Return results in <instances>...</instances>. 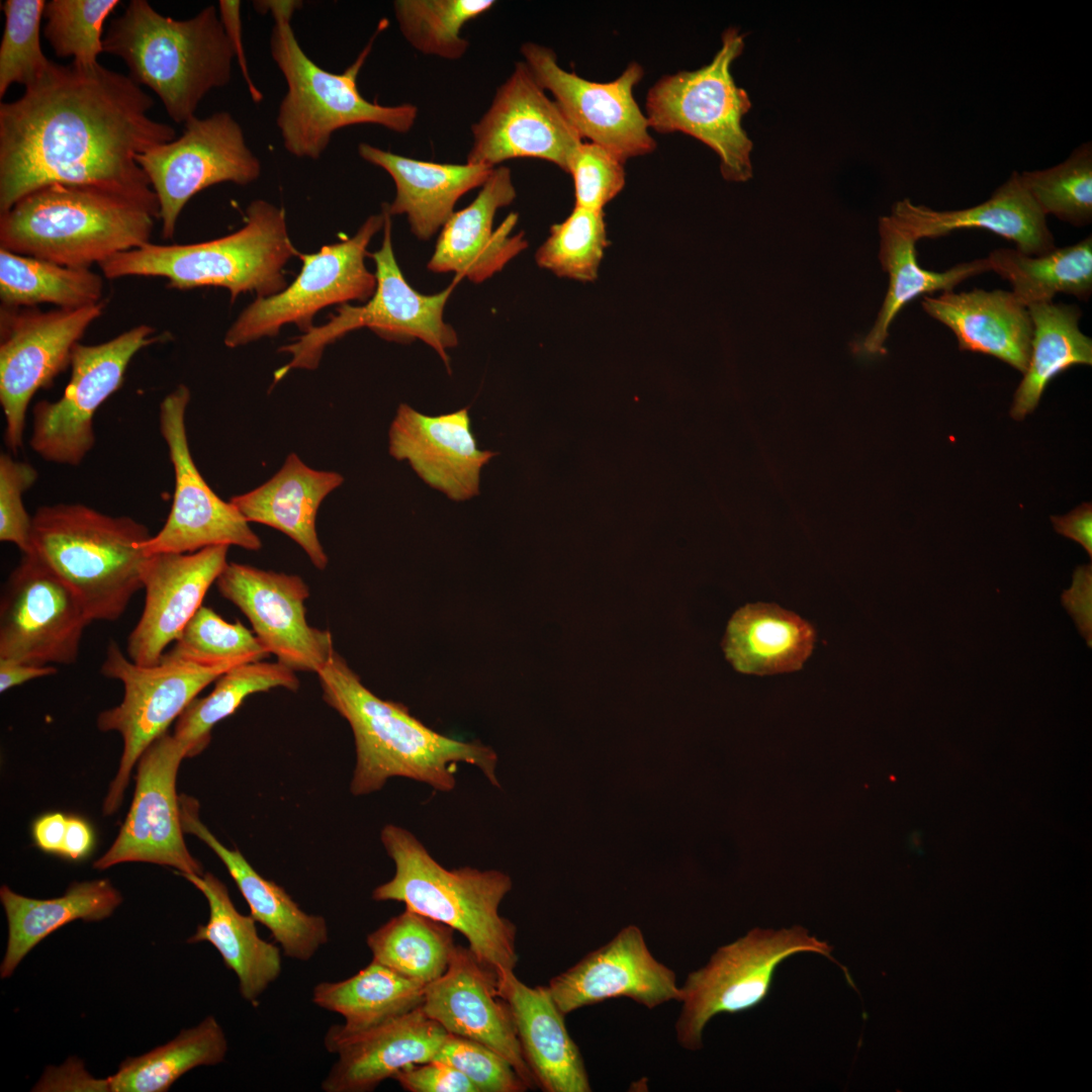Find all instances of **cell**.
I'll list each match as a JSON object with an SVG mask.
<instances>
[{"instance_id": "obj_52", "label": "cell", "mask_w": 1092, "mask_h": 1092, "mask_svg": "<svg viewBox=\"0 0 1092 1092\" xmlns=\"http://www.w3.org/2000/svg\"><path fill=\"white\" fill-rule=\"evenodd\" d=\"M434 1060L460 1071L477 1092H524L529 1089L506 1058L470 1038L449 1033Z\"/></svg>"}, {"instance_id": "obj_50", "label": "cell", "mask_w": 1092, "mask_h": 1092, "mask_svg": "<svg viewBox=\"0 0 1092 1092\" xmlns=\"http://www.w3.org/2000/svg\"><path fill=\"white\" fill-rule=\"evenodd\" d=\"M43 0H6L2 4L5 17L0 43V97L12 84L24 88L37 81L51 67L40 46V23Z\"/></svg>"}, {"instance_id": "obj_13", "label": "cell", "mask_w": 1092, "mask_h": 1092, "mask_svg": "<svg viewBox=\"0 0 1092 1092\" xmlns=\"http://www.w3.org/2000/svg\"><path fill=\"white\" fill-rule=\"evenodd\" d=\"M384 221L383 211L372 214L352 238L325 245L315 253H299L302 265L293 282L273 295L256 297L226 331L224 345L233 349L273 338L288 324L305 333L314 327L313 317L321 309L368 301L377 282L365 265L367 247Z\"/></svg>"}, {"instance_id": "obj_34", "label": "cell", "mask_w": 1092, "mask_h": 1092, "mask_svg": "<svg viewBox=\"0 0 1092 1092\" xmlns=\"http://www.w3.org/2000/svg\"><path fill=\"white\" fill-rule=\"evenodd\" d=\"M344 481L336 471L316 470L290 453L282 467L266 482L230 502L249 523L274 528L297 543L312 565L323 570L329 558L317 537V510Z\"/></svg>"}, {"instance_id": "obj_60", "label": "cell", "mask_w": 1092, "mask_h": 1092, "mask_svg": "<svg viewBox=\"0 0 1092 1092\" xmlns=\"http://www.w3.org/2000/svg\"><path fill=\"white\" fill-rule=\"evenodd\" d=\"M57 671L55 665L37 666L0 660V692L4 693L26 681L55 674Z\"/></svg>"}, {"instance_id": "obj_26", "label": "cell", "mask_w": 1092, "mask_h": 1092, "mask_svg": "<svg viewBox=\"0 0 1092 1092\" xmlns=\"http://www.w3.org/2000/svg\"><path fill=\"white\" fill-rule=\"evenodd\" d=\"M448 1032L422 1005L362 1031L332 1025L324 1039L338 1056L322 1082L325 1092H370L405 1067L433 1061Z\"/></svg>"}, {"instance_id": "obj_57", "label": "cell", "mask_w": 1092, "mask_h": 1092, "mask_svg": "<svg viewBox=\"0 0 1092 1092\" xmlns=\"http://www.w3.org/2000/svg\"><path fill=\"white\" fill-rule=\"evenodd\" d=\"M218 14L226 37L234 51L235 59L238 61L242 75L248 86L250 95L255 102H260L263 95L251 78L243 46L241 2L235 0H220L218 2Z\"/></svg>"}, {"instance_id": "obj_18", "label": "cell", "mask_w": 1092, "mask_h": 1092, "mask_svg": "<svg viewBox=\"0 0 1092 1092\" xmlns=\"http://www.w3.org/2000/svg\"><path fill=\"white\" fill-rule=\"evenodd\" d=\"M190 397L189 388L180 384L160 403L159 428L173 465L175 488L169 516L142 545L144 554L192 553L216 545L260 550L261 539L249 522L210 488L194 463L185 421Z\"/></svg>"}, {"instance_id": "obj_41", "label": "cell", "mask_w": 1092, "mask_h": 1092, "mask_svg": "<svg viewBox=\"0 0 1092 1092\" xmlns=\"http://www.w3.org/2000/svg\"><path fill=\"white\" fill-rule=\"evenodd\" d=\"M990 270L1012 286V293L1026 307L1053 301L1057 293L1088 299L1092 293V238L1055 248L1038 256L1017 249L999 248L987 257Z\"/></svg>"}, {"instance_id": "obj_40", "label": "cell", "mask_w": 1092, "mask_h": 1092, "mask_svg": "<svg viewBox=\"0 0 1092 1092\" xmlns=\"http://www.w3.org/2000/svg\"><path fill=\"white\" fill-rule=\"evenodd\" d=\"M427 985L372 960L354 976L321 982L312 989L317 1007L340 1014L347 1031H362L422 1005Z\"/></svg>"}, {"instance_id": "obj_51", "label": "cell", "mask_w": 1092, "mask_h": 1092, "mask_svg": "<svg viewBox=\"0 0 1092 1092\" xmlns=\"http://www.w3.org/2000/svg\"><path fill=\"white\" fill-rule=\"evenodd\" d=\"M119 0H51L46 2L43 35L55 54L82 66L96 65L103 53V26Z\"/></svg>"}, {"instance_id": "obj_11", "label": "cell", "mask_w": 1092, "mask_h": 1092, "mask_svg": "<svg viewBox=\"0 0 1092 1092\" xmlns=\"http://www.w3.org/2000/svg\"><path fill=\"white\" fill-rule=\"evenodd\" d=\"M235 666H203L164 657L156 665L144 666L125 656L114 640L109 641L100 672L122 684L123 697L117 706L98 715L97 727L102 732H118L123 749L103 803L105 815L120 807L131 770L146 749L204 688Z\"/></svg>"}, {"instance_id": "obj_4", "label": "cell", "mask_w": 1092, "mask_h": 1092, "mask_svg": "<svg viewBox=\"0 0 1092 1092\" xmlns=\"http://www.w3.org/2000/svg\"><path fill=\"white\" fill-rule=\"evenodd\" d=\"M382 844L395 873L372 892L375 901L404 903L405 908L460 932L476 959L502 983L514 973L519 956L517 927L498 908L512 880L497 870L441 866L408 830L388 824Z\"/></svg>"}, {"instance_id": "obj_5", "label": "cell", "mask_w": 1092, "mask_h": 1092, "mask_svg": "<svg viewBox=\"0 0 1092 1092\" xmlns=\"http://www.w3.org/2000/svg\"><path fill=\"white\" fill-rule=\"evenodd\" d=\"M103 53L122 59L129 77L152 89L177 123L194 116L210 90L230 83L235 59L214 5L181 20L146 0L129 1L111 20Z\"/></svg>"}, {"instance_id": "obj_35", "label": "cell", "mask_w": 1092, "mask_h": 1092, "mask_svg": "<svg viewBox=\"0 0 1092 1092\" xmlns=\"http://www.w3.org/2000/svg\"><path fill=\"white\" fill-rule=\"evenodd\" d=\"M198 889L209 907L205 924H198L187 943L209 942L238 979L241 997L258 1006L260 997L282 972L280 948L260 937L256 920L238 911L226 886L211 873L177 874Z\"/></svg>"}, {"instance_id": "obj_12", "label": "cell", "mask_w": 1092, "mask_h": 1092, "mask_svg": "<svg viewBox=\"0 0 1092 1092\" xmlns=\"http://www.w3.org/2000/svg\"><path fill=\"white\" fill-rule=\"evenodd\" d=\"M831 951L826 941L801 926L755 928L719 947L680 986L681 1009L674 1026L678 1044L688 1051L700 1050L705 1027L713 1017L760 1003L770 989L777 967L790 956L814 952L836 963Z\"/></svg>"}, {"instance_id": "obj_46", "label": "cell", "mask_w": 1092, "mask_h": 1092, "mask_svg": "<svg viewBox=\"0 0 1092 1092\" xmlns=\"http://www.w3.org/2000/svg\"><path fill=\"white\" fill-rule=\"evenodd\" d=\"M492 0H396L393 9L406 41L425 55L458 60L469 42L462 37L465 23L493 5Z\"/></svg>"}, {"instance_id": "obj_42", "label": "cell", "mask_w": 1092, "mask_h": 1092, "mask_svg": "<svg viewBox=\"0 0 1092 1092\" xmlns=\"http://www.w3.org/2000/svg\"><path fill=\"white\" fill-rule=\"evenodd\" d=\"M225 1033L212 1015L183 1029L167 1043L126 1058L107 1078L111 1092H166L184 1074L201 1066H215L228 1053Z\"/></svg>"}, {"instance_id": "obj_3", "label": "cell", "mask_w": 1092, "mask_h": 1092, "mask_svg": "<svg viewBox=\"0 0 1092 1092\" xmlns=\"http://www.w3.org/2000/svg\"><path fill=\"white\" fill-rule=\"evenodd\" d=\"M160 218L153 189L52 184L0 215V248L62 266L89 268L150 243Z\"/></svg>"}, {"instance_id": "obj_59", "label": "cell", "mask_w": 1092, "mask_h": 1092, "mask_svg": "<svg viewBox=\"0 0 1092 1092\" xmlns=\"http://www.w3.org/2000/svg\"><path fill=\"white\" fill-rule=\"evenodd\" d=\"M68 818L61 813L47 814L38 818L33 825V837L36 845L47 851H62Z\"/></svg>"}, {"instance_id": "obj_6", "label": "cell", "mask_w": 1092, "mask_h": 1092, "mask_svg": "<svg viewBox=\"0 0 1092 1092\" xmlns=\"http://www.w3.org/2000/svg\"><path fill=\"white\" fill-rule=\"evenodd\" d=\"M288 234L285 210L264 199L246 209L245 224L224 237L187 245L148 243L99 264L108 279L163 277L168 287L225 288L231 301L245 292L273 295L287 286L283 271L298 257Z\"/></svg>"}, {"instance_id": "obj_38", "label": "cell", "mask_w": 1092, "mask_h": 1092, "mask_svg": "<svg viewBox=\"0 0 1092 1092\" xmlns=\"http://www.w3.org/2000/svg\"><path fill=\"white\" fill-rule=\"evenodd\" d=\"M879 234V259L889 274V287L874 326L859 345L860 351L870 355L885 352L891 324L912 299L950 291L966 279L990 271L987 258L960 263L943 272L921 268L916 258L917 241L891 215L880 217Z\"/></svg>"}, {"instance_id": "obj_7", "label": "cell", "mask_w": 1092, "mask_h": 1092, "mask_svg": "<svg viewBox=\"0 0 1092 1092\" xmlns=\"http://www.w3.org/2000/svg\"><path fill=\"white\" fill-rule=\"evenodd\" d=\"M151 536L131 517L82 504L42 506L32 516V553L74 589L92 622L118 620L143 589L142 545Z\"/></svg>"}, {"instance_id": "obj_62", "label": "cell", "mask_w": 1092, "mask_h": 1092, "mask_svg": "<svg viewBox=\"0 0 1092 1092\" xmlns=\"http://www.w3.org/2000/svg\"><path fill=\"white\" fill-rule=\"evenodd\" d=\"M255 9L263 14L270 13L274 21L291 19L294 12L302 7L298 0H260L254 1Z\"/></svg>"}, {"instance_id": "obj_25", "label": "cell", "mask_w": 1092, "mask_h": 1092, "mask_svg": "<svg viewBox=\"0 0 1092 1092\" xmlns=\"http://www.w3.org/2000/svg\"><path fill=\"white\" fill-rule=\"evenodd\" d=\"M422 1007L448 1033L476 1040L506 1058L529 1089L537 1088L527 1066L497 978L469 947L456 945L446 972L427 985Z\"/></svg>"}, {"instance_id": "obj_58", "label": "cell", "mask_w": 1092, "mask_h": 1092, "mask_svg": "<svg viewBox=\"0 0 1092 1092\" xmlns=\"http://www.w3.org/2000/svg\"><path fill=\"white\" fill-rule=\"evenodd\" d=\"M1055 530L1081 544L1092 557V506L1084 503L1065 516L1051 518Z\"/></svg>"}, {"instance_id": "obj_33", "label": "cell", "mask_w": 1092, "mask_h": 1092, "mask_svg": "<svg viewBox=\"0 0 1092 1092\" xmlns=\"http://www.w3.org/2000/svg\"><path fill=\"white\" fill-rule=\"evenodd\" d=\"M358 154L390 175L395 196L383 207L390 216L405 214L411 232L422 241L439 232L453 214L458 199L481 187L493 170L483 165L421 161L367 143L359 144Z\"/></svg>"}, {"instance_id": "obj_21", "label": "cell", "mask_w": 1092, "mask_h": 1092, "mask_svg": "<svg viewBox=\"0 0 1092 1092\" xmlns=\"http://www.w3.org/2000/svg\"><path fill=\"white\" fill-rule=\"evenodd\" d=\"M471 131L473 143L466 163L490 168L512 159L535 158L568 172L582 143L524 62L516 63Z\"/></svg>"}, {"instance_id": "obj_30", "label": "cell", "mask_w": 1092, "mask_h": 1092, "mask_svg": "<svg viewBox=\"0 0 1092 1092\" xmlns=\"http://www.w3.org/2000/svg\"><path fill=\"white\" fill-rule=\"evenodd\" d=\"M916 241L938 238L956 230L979 228L1015 244L1030 256L1056 248L1045 215L1037 206L1020 175L1015 172L981 204L959 210H934L909 199L897 201L890 214Z\"/></svg>"}, {"instance_id": "obj_9", "label": "cell", "mask_w": 1092, "mask_h": 1092, "mask_svg": "<svg viewBox=\"0 0 1092 1092\" xmlns=\"http://www.w3.org/2000/svg\"><path fill=\"white\" fill-rule=\"evenodd\" d=\"M744 34L724 30L711 62L697 70L661 77L649 90L645 116L659 133L682 132L713 150L720 172L730 182L752 177V141L742 126L750 110L747 92L735 83L731 67L744 50Z\"/></svg>"}, {"instance_id": "obj_14", "label": "cell", "mask_w": 1092, "mask_h": 1092, "mask_svg": "<svg viewBox=\"0 0 1092 1092\" xmlns=\"http://www.w3.org/2000/svg\"><path fill=\"white\" fill-rule=\"evenodd\" d=\"M155 333L154 327L139 325L101 344L78 343L63 395L39 400L32 408L31 449L48 462L81 464L95 445L96 411L119 389L133 356L159 342Z\"/></svg>"}, {"instance_id": "obj_43", "label": "cell", "mask_w": 1092, "mask_h": 1092, "mask_svg": "<svg viewBox=\"0 0 1092 1092\" xmlns=\"http://www.w3.org/2000/svg\"><path fill=\"white\" fill-rule=\"evenodd\" d=\"M283 688L296 692L299 680L286 665L262 660L237 665L216 680L213 690L195 698L178 717L173 737L187 751V757L207 747L212 728L234 714L249 696Z\"/></svg>"}, {"instance_id": "obj_45", "label": "cell", "mask_w": 1092, "mask_h": 1092, "mask_svg": "<svg viewBox=\"0 0 1092 1092\" xmlns=\"http://www.w3.org/2000/svg\"><path fill=\"white\" fill-rule=\"evenodd\" d=\"M454 931L446 924L405 908L369 933L366 943L372 960L428 985L448 969L456 946Z\"/></svg>"}, {"instance_id": "obj_39", "label": "cell", "mask_w": 1092, "mask_h": 1092, "mask_svg": "<svg viewBox=\"0 0 1092 1092\" xmlns=\"http://www.w3.org/2000/svg\"><path fill=\"white\" fill-rule=\"evenodd\" d=\"M1033 325L1031 352L1010 415L1023 420L1032 413L1052 379L1074 365L1092 364V340L1079 327L1075 304L1037 302L1027 306Z\"/></svg>"}, {"instance_id": "obj_15", "label": "cell", "mask_w": 1092, "mask_h": 1092, "mask_svg": "<svg viewBox=\"0 0 1092 1092\" xmlns=\"http://www.w3.org/2000/svg\"><path fill=\"white\" fill-rule=\"evenodd\" d=\"M160 207L162 234L175 235L186 203L215 184L248 185L261 174V163L248 147L241 124L228 111L189 118L182 135L135 157Z\"/></svg>"}, {"instance_id": "obj_23", "label": "cell", "mask_w": 1092, "mask_h": 1092, "mask_svg": "<svg viewBox=\"0 0 1092 1092\" xmlns=\"http://www.w3.org/2000/svg\"><path fill=\"white\" fill-rule=\"evenodd\" d=\"M566 1016L585 1006L625 997L653 1009L680 1000L675 973L653 957L641 929L622 928L599 948L553 977L547 986Z\"/></svg>"}, {"instance_id": "obj_22", "label": "cell", "mask_w": 1092, "mask_h": 1092, "mask_svg": "<svg viewBox=\"0 0 1092 1092\" xmlns=\"http://www.w3.org/2000/svg\"><path fill=\"white\" fill-rule=\"evenodd\" d=\"M215 583L247 617L268 653L293 671L317 673L334 654L331 632L306 620L310 593L300 576L228 562Z\"/></svg>"}, {"instance_id": "obj_54", "label": "cell", "mask_w": 1092, "mask_h": 1092, "mask_svg": "<svg viewBox=\"0 0 1092 1092\" xmlns=\"http://www.w3.org/2000/svg\"><path fill=\"white\" fill-rule=\"evenodd\" d=\"M38 477L29 463L11 455H0V540L13 543L22 554L33 552L32 517L23 505L22 496Z\"/></svg>"}, {"instance_id": "obj_61", "label": "cell", "mask_w": 1092, "mask_h": 1092, "mask_svg": "<svg viewBox=\"0 0 1092 1092\" xmlns=\"http://www.w3.org/2000/svg\"><path fill=\"white\" fill-rule=\"evenodd\" d=\"M93 844V834L82 819L69 817L61 854L78 860L88 854Z\"/></svg>"}, {"instance_id": "obj_17", "label": "cell", "mask_w": 1092, "mask_h": 1092, "mask_svg": "<svg viewBox=\"0 0 1092 1092\" xmlns=\"http://www.w3.org/2000/svg\"><path fill=\"white\" fill-rule=\"evenodd\" d=\"M74 589L35 553L9 574L0 602V660L72 665L91 623Z\"/></svg>"}, {"instance_id": "obj_8", "label": "cell", "mask_w": 1092, "mask_h": 1092, "mask_svg": "<svg viewBox=\"0 0 1092 1092\" xmlns=\"http://www.w3.org/2000/svg\"><path fill=\"white\" fill-rule=\"evenodd\" d=\"M382 28L380 24L345 72L335 74L316 65L301 49L291 19L274 21L270 53L287 86L276 124L289 154L300 159H320L337 130L357 124L381 125L397 133L412 129L418 116L417 106L371 102L357 87L358 74Z\"/></svg>"}, {"instance_id": "obj_53", "label": "cell", "mask_w": 1092, "mask_h": 1092, "mask_svg": "<svg viewBox=\"0 0 1092 1092\" xmlns=\"http://www.w3.org/2000/svg\"><path fill=\"white\" fill-rule=\"evenodd\" d=\"M624 163L608 149L582 142L573 154L567 172L573 180L574 206L603 210L624 188Z\"/></svg>"}, {"instance_id": "obj_44", "label": "cell", "mask_w": 1092, "mask_h": 1092, "mask_svg": "<svg viewBox=\"0 0 1092 1092\" xmlns=\"http://www.w3.org/2000/svg\"><path fill=\"white\" fill-rule=\"evenodd\" d=\"M102 277L90 268L62 266L0 248V299L7 307L81 308L102 301Z\"/></svg>"}, {"instance_id": "obj_28", "label": "cell", "mask_w": 1092, "mask_h": 1092, "mask_svg": "<svg viewBox=\"0 0 1092 1092\" xmlns=\"http://www.w3.org/2000/svg\"><path fill=\"white\" fill-rule=\"evenodd\" d=\"M511 170L493 168L475 199L454 211L441 229L428 269L435 273L454 272L459 281L466 277L481 283L500 272L528 247L524 233L512 235L518 213L511 212L493 229L496 211L516 198Z\"/></svg>"}, {"instance_id": "obj_47", "label": "cell", "mask_w": 1092, "mask_h": 1092, "mask_svg": "<svg viewBox=\"0 0 1092 1092\" xmlns=\"http://www.w3.org/2000/svg\"><path fill=\"white\" fill-rule=\"evenodd\" d=\"M268 654L241 622H226L212 609L201 606L163 657L215 666L258 661Z\"/></svg>"}, {"instance_id": "obj_36", "label": "cell", "mask_w": 1092, "mask_h": 1092, "mask_svg": "<svg viewBox=\"0 0 1092 1092\" xmlns=\"http://www.w3.org/2000/svg\"><path fill=\"white\" fill-rule=\"evenodd\" d=\"M0 900L8 923L6 951L0 977H10L24 957L42 939L66 924L101 921L112 915L122 896L107 879L75 882L61 897L33 899L3 885Z\"/></svg>"}, {"instance_id": "obj_49", "label": "cell", "mask_w": 1092, "mask_h": 1092, "mask_svg": "<svg viewBox=\"0 0 1092 1092\" xmlns=\"http://www.w3.org/2000/svg\"><path fill=\"white\" fill-rule=\"evenodd\" d=\"M1021 181L1046 216L1081 226L1092 220V151L1084 144L1063 163L1023 172Z\"/></svg>"}, {"instance_id": "obj_31", "label": "cell", "mask_w": 1092, "mask_h": 1092, "mask_svg": "<svg viewBox=\"0 0 1092 1092\" xmlns=\"http://www.w3.org/2000/svg\"><path fill=\"white\" fill-rule=\"evenodd\" d=\"M497 986L537 1087L545 1092L592 1091L583 1057L547 986L530 987L515 973Z\"/></svg>"}, {"instance_id": "obj_29", "label": "cell", "mask_w": 1092, "mask_h": 1092, "mask_svg": "<svg viewBox=\"0 0 1092 1092\" xmlns=\"http://www.w3.org/2000/svg\"><path fill=\"white\" fill-rule=\"evenodd\" d=\"M179 805L184 833L201 839L219 857L246 900L250 915L270 931L286 957L311 960L329 941L326 919L304 912L281 886L261 876L239 849L218 841L201 822L194 798L180 795Z\"/></svg>"}, {"instance_id": "obj_20", "label": "cell", "mask_w": 1092, "mask_h": 1092, "mask_svg": "<svg viewBox=\"0 0 1092 1092\" xmlns=\"http://www.w3.org/2000/svg\"><path fill=\"white\" fill-rule=\"evenodd\" d=\"M186 749L167 732L138 761L135 790L127 816L108 850L93 863L106 870L122 862L174 868L176 874H204L183 837L176 778Z\"/></svg>"}, {"instance_id": "obj_48", "label": "cell", "mask_w": 1092, "mask_h": 1092, "mask_svg": "<svg viewBox=\"0 0 1092 1092\" xmlns=\"http://www.w3.org/2000/svg\"><path fill=\"white\" fill-rule=\"evenodd\" d=\"M603 210L574 206L536 253L537 264L559 277L594 281L608 247Z\"/></svg>"}, {"instance_id": "obj_19", "label": "cell", "mask_w": 1092, "mask_h": 1092, "mask_svg": "<svg viewBox=\"0 0 1092 1092\" xmlns=\"http://www.w3.org/2000/svg\"><path fill=\"white\" fill-rule=\"evenodd\" d=\"M521 54L533 77L552 94L582 140L608 149L624 162L655 150L645 113L633 95L644 75L641 65L632 62L617 79L601 83L565 71L548 47L525 42Z\"/></svg>"}, {"instance_id": "obj_56", "label": "cell", "mask_w": 1092, "mask_h": 1092, "mask_svg": "<svg viewBox=\"0 0 1092 1092\" xmlns=\"http://www.w3.org/2000/svg\"><path fill=\"white\" fill-rule=\"evenodd\" d=\"M1062 604L1074 619L1079 632L1092 646V566H1078L1069 589L1062 594Z\"/></svg>"}, {"instance_id": "obj_55", "label": "cell", "mask_w": 1092, "mask_h": 1092, "mask_svg": "<svg viewBox=\"0 0 1092 1092\" xmlns=\"http://www.w3.org/2000/svg\"><path fill=\"white\" fill-rule=\"evenodd\" d=\"M392 1079L410 1092H477L464 1074L435 1060L405 1067Z\"/></svg>"}, {"instance_id": "obj_16", "label": "cell", "mask_w": 1092, "mask_h": 1092, "mask_svg": "<svg viewBox=\"0 0 1092 1092\" xmlns=\"http://www.w3.org/2000/svg\"><path fill=\"white\" fill-rule=\"evenodd\" d=\"M104 306L101 301L81 308L42 311L1 305L0 404L5 442L13 452L23 446L31 398L71 367L75 346Z\"/></svg>"}, {"instance_id": "obj_10", "label": "cell", "mask_w": 1092, "mask_h": 1092, "mask_svg": "<svg viewBox=\"0 0 1092 1092\" xmlns=\"http://www.w3.org/2000/svg\"><path fill=\"white\" fill-rule=\"evenodd\" d=\"M382 211L385 216L382 245L378 251L369 253L376 267L373 295L362 305L341 304L328 323L312 327L292 343L280 347L278 351L289 354L291 359L275 371L273 384L293 369H316L329 345L362 328L387 341L407 344L421 340L438 353L448 372L451 371L447 350L457 346L458 337L453 327L444 322L443 312L459 280L454 278L447 288L431 295L415 290L394 256L391 216L383 206Z\"/></svg>"}, {"instance_id": "obj_1", "label": "cell", "mask_w": 1092, "mask_h": 1092, "mask_svg": "<svg viewBox=\"0 0 1092 1092\" xmlns=\"http://www.w3.org/2000/svg\"><path fill=\"white\" fill-rule=\"evenodd\" d=\"M153 98L99 63H52L16 100L0 103V213L52 184L152 189L135 157L176 139L149 115Z\"/></svg>"}, {"instance_id": "obj_24", "label": "cell", "mask_w": 1092, "mask_h": 1092, "mask_svg": "<svg viewBox=\"0 0 1092 1092\" xmlns=\"http://www.w3.org/2000/svg\"><path fill=\"white\" fill-rule=\"evenodd\" d=\"M229 547L146 556L141 569L145 606L126 643L131 661L144 666L161 661L228 564Z\"/></svg>"}, {"instance_id": "obj_27", "label": "cell", "mask_w": 1092, "mask_h": 1092, "mask_svg": "<svg viewBox=\"0 0 1092 1092\" xmlns=\"http://www.w3.org/2000/svg\"><path fill=\"white\" fill-rule=\"evenodd\" d=\"M388 451L455 502L478 494L481 469L496 455L478 448L468 407L427 416L406 403L398 405L389 427Z\"/></svg>"}, {"instance_id": "obj_2", "label": "cell", "mask_w": 1092, "mask_h": 1092, "mask_svg": "<svg viewBox=\"0 0 1092 1092\" xmlns=\"http://www.w3.org/2000/svg\"><path fill=\"white\" fill-rule=\"evenodd\" d=\"M316 674L324 701L347 720L353 732L356 765L350 790L354 796L376 792L393 777L449 792L456 785L453 766L458 762L478 767L499 787L494 750L442 735L412 716L402 704L380 699L336 651Z\"/></svg>"}, {"instance_id": "obj_37", "label": "cell", "mask_w": 1092, "mask_h": 1092, "mask_svg": "<svg viewBox=\"0 0 1092 1092\" xmlns=\"http://www.w3.org/2000/svg\"><path fill=\"white\" fill-rule=\"evenodd\" d=\"M815 630L797 614L775 604H748L728 622L722 647L739 672L769 675L796 671L811 655Z\"/></svg>"}, {"instance_id": "obj_32", "label": "cell", "mask_w": 1092, "mask_h": 1092, "mask_svg": "<svg viewBox=\"0 0 1092 1092\" xmlns=\"http://www.w3.org/2000/svg\"><path fill=\"white\" fill-rule=\"evenodd\" d=\"M922 307L952 331L960 350L990 355L1026 371L1033 325L1028 308L1011 291H944L923 296Z\"/></svg>"}]
</instances>
